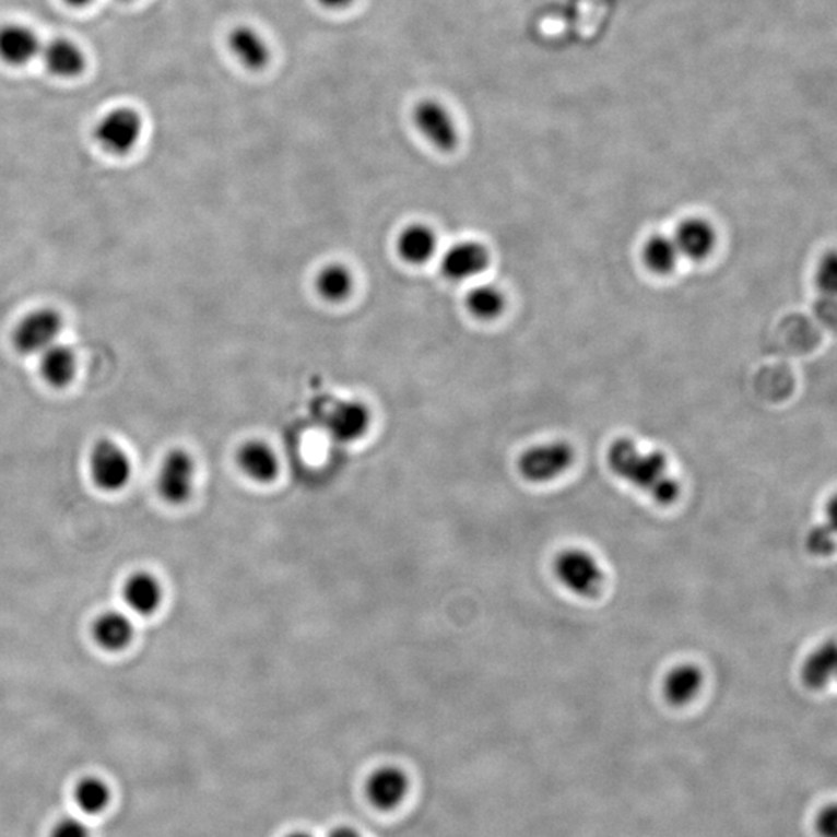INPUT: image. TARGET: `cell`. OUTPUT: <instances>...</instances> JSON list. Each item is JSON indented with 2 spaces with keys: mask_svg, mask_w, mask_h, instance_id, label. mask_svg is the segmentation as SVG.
<instances>
[{
  "mask_svg": "<svg viewBox=\"0 0 837 837\" xmlns=\"http://www.w3.org/2000/svg\"><path fill=\"white\" fill-rule=\"evenodd\" d=\"M196 475H198L196 461L188 451L180 448L169 451L158 469V494L168 505H185L194 494Z\"/></svg>",
  "mask_w": 837,
  "mask_h": 837,
  "instance_id": "52a82bcc",
  "label": "cell"
},
{
  "mask_svg": "<svg viewBox=\"0 0 837 837\" xmlns=\"http://www.w3.org/2000/svg\"><path fill=\"white\" fill-rule=\"evenodd\" d=\"M64 320L57 309L43 307L20 321L13 332V343L22 355H39L59 342Z\"/></svg>",
  "mask_w": 837,
  "mask_h": 837,
  "instance_id": "277c9868",
  "label": "cell"
},
{
  "mask_svg": "<svg viewBox=\"0 0 837 837\" xmlns=\"http://www.w3.org/2000/svg\"><path fill=\"white\" fill-rule=\"evenodd\" d=\"M675 244L680 255H684L694 261H702L712 254L715 243H717V233L712 225L699 217H691L681 222L676 229Z\"/></svg>",
  "mask_w": 837,
  "mask_h": 837,
  "instance_id": "5bb4252c",
  "label": "cell"
},
{
  "mask_svg": "<svg viewBox=\"0 0 837 837\" xmlns=\"http://www.w3.org/2000/svg\"><path fill=\"white\" fill-rule=\"evenodd\" d=\"M128 609L140 616H151L161 609L163 588L157 577L150 573H137L129 577L123 588Z\"/></svg>",
  "mask_w": 837,
  "mask_h": 837,
  "instance_id": "9a60e30c",
  "label": "cell"
},
{
  "mask_svg": "<svg viewBox=\"0 0 837 837\" xmlns=\"http://www.w3.org/2000/svg\"><path fill=\"white\" fill-rule=\"evenodd\" d=\"M837 283V261L833 254L822 261L817 272V284L825 294H835Z\"/></svg>",
  "mask_w": 837,
  "mask_h": 837,
  "instance_id": "f1b7e54d",
  "label": "cell"
},
{
  "mask_svg": "<svg viewBox=\"0 0 837 837\" xmlns=\"http://www.w3.org/2000/svg\"><path fill=\"white\" fill-rule=\"evenodd\" d=\"M92 480L96 487L115 494L123 491L132 478V461L128 451L114 440H99L89 458Z\"/></svg>",
  "mask_w": 837,
  "mask_h": 837,
  "instance_id": "5b68a950",
  "label": "cell"
},
{
  "mask_svg": "<svg viewBox=\"0 0 837 837\" xmlns=\"http://www.w3.org/2000/svg\"><path fill=\"white\" fill-rule=\"evenodd\" d=\"M39 57L54 75L61 78L78 76L86 67L83 48L66 38L47 43L40 48Z\"/></svg>",
  "mask_w": 837,
  "mask_h": 837,
  "instance_id": "2e32d148",
  "label": "cell"
},
{
  "mask_svg": "<svg viewBox=\"0 0 837 837\" xmlns=\"http://www.w3.org/2000/svg\"><path fill=\"white\" fill-rule=\"evenodd\" d=\"M413 120L424 139L443 153H450L458 146V126L443 103L435 99L418 103L414 107Z\"/></svg>",
  "mask_w": 837,
  "mask_h": 837,
  "instance_id": "ba28073f",
  "label": "cell"
},
{
  "mask_svg": "<svg viewBox=\"0 0 837 837\" xmlns=\"http://www.w3.org/2000/svg\"><path fill=\"white\" fill-rule=\"evenodd\" d=\"M491 264L487 247L475 240H462L448 248L440 261L444 275L451 281H464L483 273Z\"/></svg>",
  "mask_w": 837,
  "mask_h": 837,
  "instance_id": "30bf717a",
  "label": "cell"
},
{
  "mask_svg": "<svg viewBox=\"0 0 837 837\" xmlns=\"http://www.w3.org/2000/svg\"><path fill=\"white\" fill-rule=\"evenodd\" d=\"M702 687V670L694 664H681L667 675L664 695L673 706H684L696 698Z\"/></svg>",
  "mask_w": 837,
  "mask_h": 837,
  "instance_id": "44dd1931",
  "label": "cell"
},
{
  "mask_svg": "<svg viewBox=\"0 0 837 837\" xmlns=\"http://www.w3.org/2000/svg\"><path fill=\"white\" fill-rule=\"evenodd\" d=\"M39 36L22 24H7L0 28V59L10 66H25L40 54Z\"/></svg>",
  "mask_w": 837,
  "mask_h": 837,
  "instance_id": "4fadbf2b",
  "label": "cell"
},
{
  "mask_svg": "<svg viewBox=\"0 0 837 837\" xmlns=\"http://www.w3.org/2000/svg\"><path fill=\"white\" fill-rule=\"evenodd\" d=\"M76 355L72 347L55 343L39 354V373L50 387L64 388L75 379Z\"/></svg>",
  "mask_w": 837,
  "mask_h": 837,
  "instance_id": "d6986e66",
  "label": "cell"
},
{
  "mask_svg": "<svg viewBox=\"0 0 837 837\" xmlns=\"http://www.w3.org/2000/svg\"><path fill=\"white\" fill-rule=\"evenodd\" d=\"M558 580L580 598H598L605 583V574L594 555L583 550H566L555 561Z\"/></svg>",
  "mask_w": 837,
  "mask_h": 837,
  "instance_id": "3957f363",
  "label": "cell"
},
{
  "mask_svg": "<svg viewBox=\"0 0 837 837\" xmlns=\"http://www.w3.org/2000/svg\"><path fill=\"white\" fill-rule=\"evenodd\" d=\"M410 780L398 766H381L366 783V794L376 809L392 810L406 798Z\"/></svg>",
  "mask_w": 837,
  "mask_h": 837,
  "instance_id": "8fae6325",
  "label": "cell"
},
{
  "mask_svg": "<svg viewBox=\"0 0 837 837\" xmlns=\"http://www.w3.org/2000/svg\"><path fill=\"white\" fill-rule=\"evenodd\" d=\"M318 2L329 10H343L346 9V7H350L354 0H318Z\"/></svg>",
  "mask_w": 837,
  "mask_h": 837,
  "instance_id": "4dcf8cb0",
  "label": "cell"
},
{
  "mask_svg": "<svg viewBox=\"0 0 837 837\" xmlns=\"http://www.w3.org/2000/svg\"><path fill=\"white\" fill-rule=\"evenodd\" d=\"M329 837H362L355 829L350 827H340L333 829Z\"/></svg>",
  "mask_w": 837,
  "mask_h": 837,
  "instance_id": "1f68e13d",
  "label": "cell"
},
{
  "mask_svg": "<svg viewBox=\"0 0 837 837\" xmlns=\"http://www.w3.org/2000/svg\"><path fill=\"white\" fill-rule=\"evenodd\" d=\"M287 837H313V836H310L309 833L295 832V833H291V835H288Z\"/></svg>",
  "mask_w": 837,
  "mask_h": 837,
  "instance_id": "836d02e7",
  "label": "cell"
},
{
  "mask_svg": "<svg viewBox=\"0 0 837 837\" xmlns=\"http://www.w3.org/2000/svg\"><path fill=\"white\" fill-rule=\"evenodd\" d=\"M465 306L478 320H495L505 313L506 296L498 287L483 284V286H478L469 292Z\"/></svg>",
  "mask_w": 837,
  "mask_h": 837,
  "instance_id": "d4e9b609",
  "label": "cell"
},
{
  "mask_svg": "<svg viewBox=\"0 0 837 837\" xmlns=\"http://www.w3.org/2000/svg\"><path fill=\"white\" fill-rule=\"evenodd\" d=\"M836 673V646L835 643L824 644L821 648H817L805 664H803L802 677L803 683L809 685L810 688L818 691L824 688L825 685L832 681V677Z\"/></svg>",
  "mask_w": 837,
  "mask_h": 837,
  "instance_id": "cb8c5ba5",
  "label": "cell"
},
{
  "mask_svg": "<svg viewBox=\"0 0 837 837\" xmlns=\"http://www.w3.org/2000/svg\"><path fill=\"white\" fill-rule=\"evenodd\" d=\"M95 643L107 651H121L131 646L135 627L132 618L120 611H107L96 618L92 629Z\"/></svg>",
  "mask_w": 837,
  "mask_h": 837,
  "instance_id": "e0dca14e",
  "label": "cell"
},
{
  "mask_svg": "<svg viewBox=\"0 0 837 837\" xmlns=\"http://www.w3.org/2000/svg\"><path fill=\"white\" fill-rule=\"evenodd\" d=\"M66 2L73 7H84L87 5V3H91L92 0H66Z\"/></svg>",
  "mask_w": 837,
  "mask_h": 837,
  "instance_id": "d6a6232c",
  "label": "cell"
},
{
  "mask_svg": "<svg viewBox=\"0 0 837 837\" xmlns=\"http://www.w3.org/2000/svg\"><path fill=\"white\" fill-rule=\"evenodd\" d=\"M396 247L403 261L422 266L435 257L438 250V238L427 225L414 224L400 232Z\"/></svg>",
  "mask_w": 837,
  "mask_h": 837,
  "instance_id": "ffe728a7",
  "label": "cell"
},
{
  "mask_svg": "<svg viewBox=\"0 0 837 837\" xmlns=\"http://www.w3.org/2000/svg\"><path fill=\"white\" fill-rule=\"evenodd\" d=\"M354 275L343 264H328L318 272L315 288L329 303H343L353 295Z\"/></svg>",
  "mask_w": 837,
  "mask_h": 837,
  "instance_id": "7402d4cb",
  "label": "cell"
},
{
  "mask_svg": "<svg viewBox=\"0 0 837 837\" xmlns=\"http://www.w3.org/2000/svg\"><path fill=\"white\" fill-rule=\"evenodd\" d=\"M611 472L646 492L659 505H672L680 496V483L670 475L669 462L659 451L640 450L632 439L621 438L606 451Z\"/></svg>",
  "mask_w": 837,
  "mask_h": 837,
  "instance_id": "6da1fadb",
  "label": "cell"
},
{
  "mask_svg": "<svg viewBox=\"0 0 837 837\" xmlns=\"http://www.w3.org/2000/svg\"><path fill=\"white\" fill-rule=\"evenodd\" d=\"M675 239L665 235H655L647 239L644 246L643 258L648 269L658 275H669L680 261Z\"/></svg>",
  "mask_w": 837,
  "mask_h": 837,
  "instance_id": "603a6c76",
  "label": "cell"
},
{
  "mask_svg": "<svg viewBox=\"0 0 837 837\" xmlns=\"http://www.w3.org/2000/svg\"><path fill=\"white\" fill-rule=\"evenodd\" d=\"M574 457V448L562 440L540 444L521 455L518 470L531 483H547L562 476L573 465Z\"/></svg>",
  "mask_w": 837,
  "mask_h": 837,
  "instance_id": "8992f818",
  "label": "cell"
},
{
  "mask_svg": "<svg viewBox=\"0 0 837 837\" xmlns=\"http://www.w3.org/2000/svg\"><path fill=\"white\" fill-rule=\"evenodd\" d=\"M228 47L239 64L250 70L264 69L270 61V48L264 38L250 27H236L228 36Z\"/></svg>",
  "mask_w": 837,
  "mask_h": 837,
  "instance_id": "ac0fdd59",
  "label": "cell"
},
{
  "mask_svg": "<svg viewBox=\"0 0 837 837\" xmlns=\"http://www.w3.org/2000/svg\"><path fill=\"white\" fill-rule=\"evenodd\" d=\"M50 837H92V833L81 818L64 817L51 828Z\"/></svg>",
  "mask_w": 837,
  "mask_h": 837,
  "instance_id": "83f0119b",
  "label": "cell"
},
{
  "mask_svg": "<svg viewBox=\"0 0 837 837\" xmlns=\"http://www.w3.org/2000/svg\"><path fill=\"white\" fill-rule=\"evenodd\" d=\"M329 435L340 443H355L372 427V411L361 400H342L326 417Z\"/></svg>",
  "mask_w": 837,
  "mask_h": 837,
  "instance_id": "9c48e42d",
  "label": "cell"
},
{
  "mask_svg": "<svg viewBox=\"0 0 837 837\" xmlns=\"http://www.w3.org/2000/svg\"><path fill=\"white\" fill-rule=\"evenodd\" d=\"M240 472L259 484L273 483L280 475V459L275 450L262 440H250L236 455Z\"/></svg>",
  "mask_w": 837,
  "mask_h": 837,
  "instance_id": "7c38bea8",
  "label": "cell"
},
{
  "mask_svg": "<svg viewBox=\"0 0 837 837\" xmlns=\"http://www.w3.org/2000/svg\"><path fill=\"white\" fill-rule=\"evenodd\" d=\"M73 798H75L78 809L95 816L109 806L113 792H110L109 785L105 780L91 776L78 781Z\"/></svg>",
  "mask_w": 837,
  "mask_h": 837,
  "instance_id": "484cf974",
  "label": "cell"
},
{
  "mask_svg": "<svg viewBox=\"0 0 837 837\" xmlns=\"http://www.w3.org/2000/svg\"><path fill=\"white\" fill-rule=\"evenodd\" d=\"M835 499H833L832 506H829V520L809 533L806 550L817 557H827L835 552Z\"/></svg>",
  "mask_w": 837,
  "mask_h": 837,
  "instance_id": "4316f807",
  "label": "cell"
},
{
  "mask_svg": "<svg viewBox=\"0 0 837 837\" xmlns=\"http://www.w3.org/2000/svg\"><path fill=\"white\" fill-rule=\"evenodd\" d=\"M143 120L132 107H115L95 125L94 139L103 151L114 155L131 153L142 139Z\"/></svg>",
  "mask_w": 837,
  "mask_h": 837,
  "instance_id": "7a4b0ae2",
  "label": "cell"
},
{
  "mask_svg": "<svg viewBox=\"0 0 837 837\" xmlns=\"http://www.w3.org/2000/svg\"><path fill=\"white\" fill-rule=\"evenodd\" d=\"M817 832L822 837H836L837 833V810L829 805L821 811L817 816Z\"/></svg>",
  "mask_w": 837,
  "mask_h": 837,
  "instance_id": "f546056e",
  "label": "cell"
}]
</instances>
